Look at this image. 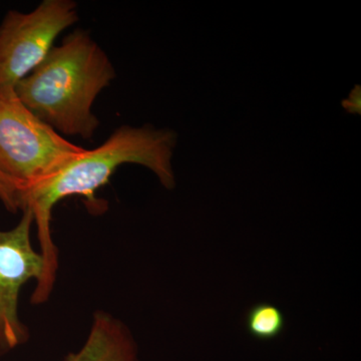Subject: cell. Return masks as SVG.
<instances>
[{"label": "cell", "instance_id": "6da1fadb", "mask_svg": "<svg viewBox=\"0 0 361 361\" xmlns=\"http://www.w3.org/2000/svg\"><path fill=\"white\" fill-rule=\"evenodd\" d=\"M176 144L174 130L156 129L151 125L141 128L121 126L101 146L85 149L49 179L23 194V208L32 209L39 253L44 260V276L32 292L37 302L49 300L58 274L59 250L51 235L52 210L56 203L68 197L82 196L99 209L94 193L125 164L149 169L164 187L174 189L172 158Z\"/></svg>", "mask_w": 361, "mask_h": 361}, {"label": "cell", "instance_id": "7a4b0ae2", "mask_svg": "<svg viewBox=\"0 0 361 361\" xmlns=\"http://www.w3.org/2000/svg\"><path fill=\"white\" fill-rule=\"evenodd\" d=\"M115 78L106 52L89 32L75 30L52 47L14 92L33 115L59 135L90 140L99 127L92 106Z\"/></svg>", "mask_w": 361, "mask_h": 361}, {"label": "cell", "instance_id": "3957f363", "mask_svg": "<svg viewBox=\"0 0 361 361\" xmlns=\"http://www.w3.org/2000/svg\"><path fill=\"white\" fill-rule=\"evenodd\" d=\"M85 149L33 115L14 90H0V173L23 194Z\"/></svg>", "mask_w": 361, "mask_h": 361}, {"label": "cell", "instance_id": "277c9868", "mask_svg": "<svg viewBox=\"0 0 361 361\" xmlns=\"http://www.w3.org/2000/svg\"><path fill=\"white\" fill-rule=\"evenodd\" d=\"M78 20L73 0H44L30 13L8 11L0 25V90H14Z\"/></svg>", "mask_w": 361, "mask_h": 361}, {"label": "cell", "instance_id": "5b68a950", "mask_svg": "<svg viewBox=\"0 0 361 361\" xmlns=\"http://www.w3.org/2000/svg\"><path fill=\"white\" fill-rule=\"evenodd\" d=\"M32 209L25 206L16 227L0 230V353L23 345L30 337L20 319V292L32 280L39 282L44 272V258L32 246Z\"/></svg>", "mask_w": 361, "mask_h": 361}, {"label": "cell", "instance_id": "8992f818", "mask_svg": "<svg viewBox=\"0 0 361 361\" xmlns=\"http://www.w3.org/2000/svg\"><path fill=\"white\" fill-rule=\"evenodd\" d=\"M63 361H140L137 346L122 320L99 310L92 317L82 348L68 353Z\"/></svg>", "mask_w": 361, "mask_h": 361}, {"label": "cell", "instance_id": "52a82bcc", "mask_svg": "<svg viewBox=\"0 0 361 361\" xmlns=\"http://www.w3.org/2000/svg\"><path fill=\"white\" fill-rule=\"evenodd\" d=\"M246 327L255 338L270 341L283 332L285 316L272 304H256L247 313Z\"/></svg>", "mask_w": 361, "mask_h": 361}, {"label": "cell", "instance_id": "ba28073f", "mask_svg": "<svg viewBox=\"0 0 361 361\" xmlns=\"http://www.w3.org/2000/svg\"><path fill=\"white\" fill-rule=\"evenodd\" d=\"M0 201L6 210L16 213L23 208V191L13 180L0 173Z\"/></svg>", "mask_w": 361, "mask_h": 361}, {"label": "cell", "instance_id": "9c48e42d", "mask_svg": "<svg viewBox=\"0 0 361 361\" xmlns=\"http://www.w3.org/2000/svg\"><path fill=\"white\" fill-rule=\"evenodd\" d=\"M342 106L346 111L350 114H361V87L355 85V89L351 90L348 99L342 102Z\"/></svg>", "mask_w": 361, "mask_h": 361}]
</instances>
